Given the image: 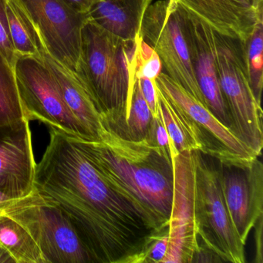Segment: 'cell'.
Here are the masks:
<instances>
[{"label": "cell", "mask_w": 263, "mask_h": 263, "mask_svg": "<svg viewBox=\"0 0 263 263\" xmlns=\"http://www.w3.org/2000/svg\"><path fill=\"white\" fill-rule=\"evenodd\" d=\"M33 189L66 214L95 263H121L152 231L169 224L121 192L82 139L58 129L51 128L36 164Z\"/></svg>", "instance_id": "1"}, {"label": "cell", "mask_w": 263, "mask_h": 263, "mask_svg": "<svg viewBox=\"0 0 263 263\" xmlns=\"http://www.w3.org/2000/svg\"><path fill=\"white\" fill-rule=\"evenodd\" d=\"M83 141L100 168L121 192L160 222L169 223L174 185L170 154L147 137L127 139L104 125L98 140Z\"/></svg>", "instance_id": "2"}, {"label": "cell", "mask_w": 263, "mask_h": 263, "mask_svg": "<svg viewBox=\"0 0 263 263\" xmlns=\"http://www.w3.org/2000/svg\"><path fill=\"white\" fill-rule=\"evenodd\" d=\"M140 37L136 41H124L89 17L83 27L76 73L95 98L102 124L115 132L125 119Z\"/></svg>", "instance_id": "3"}, {"label": "cell", "mask_w": 263, "mask_h": 263, "mask_svg": "<svg viewBox=\"0 0 263 263\" xmlns=\"http://www.w3.org/2000/svg\"><path fill=\"white\" fill-rule=\"evenodd\" d=\"M214 53L230 128L259 157L263 147L262 110L249 82L245 43L215 31Z\"/></svg>", "instance_id": "4"}, {"label": "cell", "mask_w": 263, "mask_h": 263, "mask_svg": "<svg viewBox=\"0 0 263 263\" xmlns=\"http://www.w3.org/2000/svg\"><path fill=\"white\" fill-rule=\"evenodd\" d=\"M0 212L28 231L45 263H95L68 217L34 189L27 196L13 199Z\"/></svg>", "instance_id": "5"}, {"label": "cell", "mask_w": 263, "mask_h": 263, "mask_svg": "<svg viewBox=\"0 0 263 263\" xmlns=\"http://www.w3.org/2000/svg\"><path fill=\"white\" fill-rule=\"evenodd\" d=\"M140 36L156 52L164 73L204 105L191 55L186 10L176 0L151 4Z\"/></svg>", "instance_id": "6"}, {"label": "cell", "mask_w": 263, "mask_h": 263, "mask_svg": "<svg viewBox=\"0 0 263 263\" xmlns=\"http://www.w3.org/2000/svg\"><path fill=\"white\" fill-rule=\"evenodd\" d=\"M195 218L198 242L215 252L222 261L246 262L245 245L234 228L224 201L218 166L207 155L194 152Z\"/></svg>", "instance_id": "7"}, {"label": "cell", "mask_w": 263, "mask_h": 263, "mask_svg": "<svg viewBox=\"0 0 263 263\" xmlns=\"http://www.w3.org/2000/svg\"><path fill=\"white\" fill-rule=\"evenodd\" d=\"M14 71L26 120H36L73 138L93 141L66 105L59 85L44 59L18 58Z\"/></svg>", "instance_id": "8"}, {"label": "cell", "mask_w": 263, "mask_h": 263, "mask_svg": "<svg viewBox=\"0 0 263 263\" xmlns=\"http://www.w3.org/2000/svg\"><path fill=\"white\" fill-rule=\"evenodd\" d=\"M215 160L231 219L246 246L249 232L263 215L262 164L258 158L222 157Z\"/></svg>", "instance_id": "9"}, {"label": "cell", "mask_w": 263, "mask_h": 263, "mask_svg": "<svg viewBox=\"0 0 263 263\" xmlns=\"http://www.w3.org/2000/svg\"><path fill=\"white\" fill-rule=\"evenodd\" d=\"M173 197L169 218L168 245L161 263H192L198 248L195 218L194 152L172 155Z\"/></svg>", "instance_id": "10"}, {"label": "cell", "mask_w": 263, "mask_h": 263, "mask_svg": "<svg viewBox=\"0 0 263 263\" xmlns=\"http://www.w3.org/2000/svg\"><path fill=\"white\" fill-rule=\"evenodd\" d=\"M17 1L37 29L47 53L76 72L88 15L77 13L63 0Z\"/></svg>", "instance_id": "11"}, {"label": "cell", "mask_w": 263, "mask_h": 263, "mask_svg": "<svg viewBox=\"0 0 263 263\" xmlns=\"http://www.w3.org/2000/svg\"><path fill=\"white\" fill-rule=\"evenodd\" d=\"M154 82L163 95L183 110L201 130L205 144L204 155L215 158L226 156L258 158L232 129L223 124L202 103L168 75L161 72Z\"/></svg>", "instance_id": "12"}, {"label": "cell", "mask_w": 263, "mask_h": 263, "mask_svg": "<svg viewBox=\"0 0 263 263\" xmlns=\"http://www.w3.org/2000/svg\"><path fill=\"white\" fill-rule=\"evenodd\" d=\"M36 166L29 121L0 126V190L14 199L30 195Z\"/></svg>", "instance_id": "13"}, {"label": "cell", "mask_w": 263, "mask_h": 263, "mask_svg": "<svg viewBox=\"0 0 263 263\" xmlns=\"http://www.w3.org/2000/svg\"><path fill=\"white\" fill-rule=\"evenodd\" d=\"M186 12L191 55L204 105L230 128V116L220 87L215 64V30L193 13Z\"/></svg>", "instance_id": "14"}, {"label": "cell", "mask_w": 263, "mask_h": 263, "mask_svg": "<svg viewBox=\"0 0 263 263\" xmlns=\"http://www.w3.org/2000/svg\"><path fill=\"white\" fill-rule=\"evenodd\" d=\"M215 32L246 43L262 23L263 0H176Z\"/></svg>", "instance_id": "15"}, {"label": "cell", "mask_w": 263, "mask_h": 263, "mask_svg": "<svg viewBox=\"0 0 263 263\" xmlns=\"http://www.w3.org/2000/svg\"><path fill=\"white\" fill-rule=\"evenodd\" d=\"M44 61L53 73L69 110L90 132L93 141L98 140L102 129V117L84 81L76 72L57 61L47 50L44 52Z\"/></svg>", "instance_id": "16"}, {"label": "cell", "mask_w": 263, "mask_h": 263, "mask_svg": "<svg viewBox=\"0 0 263 263\" xmlns=\"http://www.w3.org/2000/svg\"><path fill=\"white\" fill-rule=\"evenodd\" d=\"M152 0H98L88 13L89 19L126 41L140 37L146 10Z\"/></svg>", "instance_id": "17"}, {"label": "cell", "mask_w": 263, "mask_h": 263, "mask_svg": "<svg viewBox=\"0 0 263 263\" xmlns=\"http://www.w3.org/2000/svg\"><path fill=\"white\" fill-rule=\"evenodd\" d=\"M155 87L157 107L170 138L172 156L183 152L195 151L204 154L205 144L201 130L183 110L163 95L155 84Z\"/></svg>", "instance_id": "18"}, {"label": "cell", "mask_w": 263, "mask_h": 263, "mask_svg": "<svg viewBox=\"0 0 263 263\" xmlns=\"http://www.w3.org/2000/svg\"><path fill=\"white\" fill-rule=\"evenodd\" d=\"M7 13L10 38L18 58L44 59L46 49L41 34L17 0H7Z\"/></svg>", "instance_id": "19"}, {"label": "cell", "mask_w": 263, "mask_h": 263, "mask_svg": "<svg viewBox=\"0 0 263 263\" xmlns=\"http://www.w3.org/2000/svg\"><path fill=\"white\" fill-rule=\"evenodd\" d=\"M0 244L16 263H45L28 231L11 217L0 212Z\"/></svg>", "instance_id": "20"}, {"label": "cell", "mask_w": 263, "mask_h": 263, "mask_svg": "<svg viewBox=\"0 0 263 263\" xmlns=\"http://www.w3.org/2000/svg\"><path fill=\"white\" fill-rule=\"evenodd\" d=\"M152 118L153 115L143 96L140 80L135 76L129 89L124 124L119 130L114 132L127 139H143L148 132Z\"/></svg>", "instance_id": "21"}, {"label": "cell", "mask_w": 263, "mask_h": 263, "mask_svg": "<svg viewBox=\"0 0 263 263\" xmlns=\"http://www.w3.org/2000/svg\"><path fill=\"white\" fill-rule=\"evenodd\" d=\"M24 120L14 67L0 53V126Z\"/></svg>", "instance_id": "22"}, {"label": "cell", "mask_w": 263, "mask_h": 263, "mask_svg": "<svg viewBox=\"0 0 263 263\" xmlns=\"http://www.w3.org/2000/svg\"><path fill=\"white\" fill-rule=\"evenodd\" d=\"M246 61L249 82L254 96L261 104L263 84V24L255 27L251 37L245 43Z\"/></svg>", "instance_id": "23"}, {"label": "cell", "mask_w": 263, "mask_h": 263, "mask_svg": "<svg viewBox=\"0 0 263 263\" xmlns=\"http://www.w3.org/2000/svg\"><path fill=\"white\" fill-rule=\"evenodd\" d=\"M169 224L152 231L144 238L136 252L121 263H161L167 253Z\"/></svg>", "instance_id": "24"}, {"label": "cell", "mask_w": 263, "mask_h": 263, "mask_svg": "<svg viewBox=\"0 0 263 263\" xmlns=\"http://www.w3.org/2000/svg\"><path fill=\"white\" fill-rule=\"evenodd\" d=\"M162 64L156 52L140 37L137 49L135 76L141 79L154 80L161 73Z\"/></svg>", "instance_id": "25"}, {"label": "cell", "mask_w": 263, "mask_h": 263, "mask_svg": "<svg viewBox=\"0 0 263 263\" xmlns=\"http://www.w3.org/2000/svg\"><path fill=\"white\" fill-rule=\"evenodd\" d=\"M7 0H0V53L4 55L9 64L14 67L18 57L13 48L9 30L7 13Z\"/></svg>", "instance_id": "26"}, {"label": "cell", "mask_w": 263, "mask_h": 263, "mask_svg": "<svg viewBox=\"0 0 263 263\" xmlns=\"http://www.w3.org/2000/svg\"><path fill=\"white\" fill-rule=\"evenodd\" d=\"M139 80L143 96L152 111L153 118L156 117L158 115V107H157L156 89H155L154 81L147 78H141Z\"/></svg>", "instance_id": "27"}, {"label": "cell", "mask_w": 263, "mask_h": 263, "mask_svg": "<svg viewBox=\"0 0 263 263\" xmlns=\"http://www.w3.org/2000/svg\"><path fill=\"white\" fill-rule=\"evenodd\" d=\"M255 254L254 263L263 262V215H260L254 226Z\"/></svg>", "instance_id": "28"}, {"label": "cell", "mask_w": 263, "mask_h": 263, "mask_svg": "<svg viewBox=\"0 0 263 263\" xmlns=\"http://www.w3.org/2000/svg\"><path fill=\"white\" fill-rule=\"evenodd\" d=\"M69 7L81 14L88 15L98 0H63Z\"/></svg>", "instance_id": "29"}, {"label": "cell", "mask_w": 263, "mask_h": 263, "mask_svg": "<svg viewBox=\"0 0 263 263\" xmlns=\"http://www.w3.org/2000/svg\"><path fill=\"white\" fill-rule=\"evenodd\" d=\"M0 263H16L8 251L0 244Z\"/></svg>", "instance_id": "30"}, {"label": "cell", "mask_w": 263, "mask_h": 263, "mask_svg": "<svg viewBox=\"0 0 263 263\" xmlns=\"http://www.w3.org/2000/svg\"><path fill=\"white\" fill-rule=\"evenodd\" d=\"M13 199H14V198H12L11 197L4 193L3 191L0 190V212H1L7 204H10Z\"/></svg>", "instance_id": "31"}]
</instances>
